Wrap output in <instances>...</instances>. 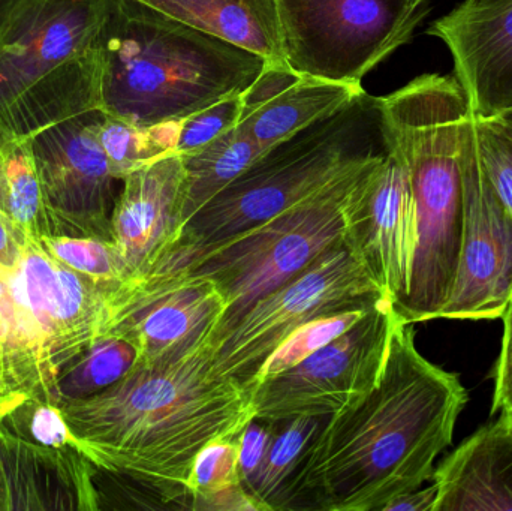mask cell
Instances as JSON below:
<instances>
[{"label": "cell", "instance_id": "obj_18", "mask_svg": "<svg viewBox=\"0 0 512 511\" xmlns=\"http://www.w3.org/2000/svg\"><path fill=\"white\" fill-rule=\"evenodd\" d=\"M96 473L77 447L44 446L0 426V511L101 510Z\"/></svg>", "mask_w": 512, "mask_h": 511}, {"label": "cell", "instance_id": "obj_1", "mask_svg": "<svg viewBox=\"0 0 512 511\" xmlns=\"http://www.w3.org/2000/svg\"><path fill=\"white\" fill-rule=\"evenodd\" d=\"M468 402L459 377L421 356L400 321L375 389L328 417L301 459L286 511H382L433 479Z\"/></svg>", "mask_w": 512, "mask_h": 511}, {"label": "cell", "instance_id": "obj_41", "mask_svg": "<svg viewBox=\"0 0 512 511\" xmlns=\"http://www.w3.org/2000/svg\"><path fill=\"white\" fill-rule=\"evenodd\" d=\"M421 2H427V0H421Z\"/></svg>", "mask_w": 512, "mask_h": 511}, {"label": "cell", "instance_id": "obj_24", "mask_svg": "<svg viewBox=\"0 0 512 511\" xmlns=\"http://www.w3.org/2000/svg\"><path fill=\"white\" fill-rule=\"evenodd\" d=\"M328 417H297L279 422L276 437L258 473L245 489L262 511H286L289 486Z\"/></svg>", "mask_w": 512, "mask_h": 511}, {"label": "cell", "instance_id": "obj_38", "mask_svg": "<svg viewBox=\"0 0 512 511\" xmlns=\"http://www.w3.org/2000/svg\"><path fill=\"white\" fill-rule=\"evenodd\" d=\"M475 119H477V117H475ZM481 122L486 123L489 128H492L493 131L498 132L505 140L512 143V110L505 111V113L492 117V119L481 120Z\"/></svg>", "mask_w": 512, "mask_h": 511}, {"label": "cell", "instance_id": "obj_4", "mask_svg": "<svg viewBox=\"0 0 512 511\" xmlns=\"http://www.w3.org/2000/svg\"><path fill=\"white\" fill-rule=\"evenodd\" d=\"M258 54L137 0H111L99 39V108L138 126L182 120L258 80Z\"/></svg>", "mask_w": 512, "mask_h": 511}, {"label": "cell", "instance_id": "obj_31", "mask_svg": "<svg viewBox=\"0 0 512 511\" xmlns=\"http://www.w3.org/2000/svg\"><path fill=\"white\" fill-rule=\"evenodd\" d=\"M243 111L242 95L222 99L210 107L182 119L176 153L189 155L221 138L239 125Z\"/></svg>", "mask_w": 512, "mask_h": 511}, {"label": "cell", "instance_id": "obj_6", "mask_svg": "<svg viewBox=\"0 0 512 511\" xmlns=\"http://www.w3.org/2000/svg\"><path fill=\"white\" fill-rule=\"evenodd\" d=\"M111 0H3L0 125L23 137L99 108Z\"/></svg>", "mask_w": 512, "mask_h": 511}, {"label": "cell", "instance_id": "obj_16", "mask_svg": "<svg viewBox=\"0 0 512 511\" xmlns=\"http://www.w3.org/2000/svg\"><path fill=\"white\" fill-rule=\"evenodd\" d=\"M111 216L113 243L134 281L149 276L185 231L186 168L179 153L122 180Z\"/></svg>", "mask_w": 512, "mask_h": 511}, {"label": "cell", "instance_id": "obj_5", "mask_svg": "<svg viewBox=\"0 0 512 511\" xmlns=\"http://www.w3.org/2000/svg\"><path fill=\"white\" fill-rule=\"evenodd\" d=\"M126 288H107L27 239L0 263V422L26 401L56 405L60 378L107 335Z\"/></svg>", "mask_w": 512, "mask_h": 511}, {"label": "cell", "instance_id": "obj_40", "mask_svg": "<svg viewBox=\"0 0 512 511\" xmlns=\"http://www.w3.org/2000/svg\"><path fill=\"white\" fill-rule=\"evenodd\" d=\"M417 2H418V3H423V2H421V0H417Z\"/></svg>", "mask_w": 512, "mask_h": 511}, {"label": "cell", "instance_id": "obj_3", "mask_svg": "<svg viewBox=\"0 0 512 511\" xmlns=\"http://www.w3.org/2000/svg\"><path fill=\"white\" fill-rule=\"evenodd\" d=\"M382 134L408 173L415 243L406 324L438 320L456 276L463 227L462 159L474 114L456 75L424 74L378 96Z\"/></svg>", "mask_w": 512, "mask_h": 511}, {"label": "cell", "instance_id": "obj_11", "mask_svg": "<svg viewBox=\"0 0 512 511\" xmlns=\"http://www.w3.org/2000/svg\"><path fill=\"white\" fill-rule=\"evenodd\" d=\"M400 321L391 300H382L348 332L262 381L252 393L255 419L331 417L354 407L379 383Z\"/></svg>", "mask_w": 512, "mask_h": 511}, {"label": "cell", "instance_id": "obj_9", "mask_svg": "<svg viewBox=\"0 0 512 511\" xmlns=\"http://www.w3.org/2000/svg\"><path fill=\"white\" fill-rule=\"evenodd\" d=\"M385 299L357 252L342 243L216 332L210 341L213 371L252 395L256 374L289 333L315 318L372 308Z\"/></svg>", "mask_w": 512, "mask_h": 511}, {"label": "cell", "instance_id": "obj_33", "mask_svg": "<svg viewBox=\"0 0 512 511\" xmlns=\"http://www.w3.org/2000/svg\"><path fill=\"white\" fill-rule=\"evenodd\" d=\"M279 422L252 419L240 434L239 471L243 486L251 482L276 437Z\"/></svg>", "mask_w": 512, "mask_h": 511}, {"label": "cell", "instance_id": "obj_21", "mask_svg": "<svg viewBox=\"0 0 512 511\" xmlns=\"http://www.w3.org/2000/svg\"><path fill=\"white\" fill-rule=\"evenodd\" d=\"M173 20L258 54L271 68H289L274 0H137ZM291 69V68H289Z\"/></svg>", "mask_w": 512, "mask_h": 511}, {"label": "cell", "instance_id": "obj_8", "mask_svg": "<svg viewBox=\"0 0 512 511\" xmlns=\"http://www.w3.org/2000/svg\"><path fill=\"white\" fill-rule=\"evenodd\" d=\"M382 153L245 233L204 248L174 249L153 272H180L215 282L227 302L216 332L225 329L256 300L346 242L355 192Z\"/></svg>", "mask_w": 512, "mask_h": 511}, {"label": "cell", "instance_id": "obj_32", "mask_svg": "<svg viewBox=\"0 0 512 511\" xmlns=\"http://www.w3.org/2000/svg\"><path fill=\"white\" fill-rule=\"evenodd\" d=\"M478 155L493 191L512 215V143L477 119Z\"/></svg>", "mask_w": 512, "mask_h": 511}, {"label": "cell", "instance_id": "obj_28", "mask_svg": "<svg viewBox=\"0 0 512 511\" xmlns=\"http://www.w3.org/2000/svg\"><path fill=\"white\" fill-rule=\"evenodd\" d=\"M372 308L351 309V311L324 315V317L307 321L306 324L289 333L259 369L254 390L262 381L294 368L298 363L348 332L361 318L366 317Z\"/></svg>", "mask_w": 512, "mask_h": 511}, {"label": "cell", "instance_id": "obj_22", "mask_svg": "<svg viewBox=\"0 0 512 511\" xmlns=\"http://www.w3.org/2000/svg\"><path fill=\"white\" fill-rule=\"evenodd\" d=\"M0 213L35 240L53 236L29 137L0 125Z\"/></svg>", "mask_w": 512, "mask_h": 511}, {"label": "cell", "instance_id": "obj_17", "mask_svg": "<svg viewBox=\"0 0 512 511\" xmlns=\"http://www.w3.org/2000/svg\"><path fill=\"white\" fill-rule=\"evenodd\" d=\"M427 35L450 51L477 119L512 110V0H463L433 21Z\"/></svg>", "mask_w": 512, "mask_h": 511}, {"label": "cell", "instance_id": "obj_14", "mask_svg": "<svg viewBox=\"0 0 512 511\" xmlns=\"http://www.w3.org/2000/svg\"><path fill=\"white\" fill-rule=\"evenodd\" d=\"M227 312L215 282L180 272H152L126 294L107 335L137 348L140 366H164L212 341Z\"/></svg>", "mask_w": 512, "mask_h": 511}, {"label": "cell", "instance_id": "obj_2", "mask_svg": "<svg viewBox=\"0 0 512 511\" xmlns=\"http://www.w3.org/2000/svg\"><path fill=\"white\" fill-rule=\"evenodd\" d=\"M78 449L167 509H192L200 450L255 419L252 395L213 371L210 342L164 366H140L101 393L59 405Z\"/></svg>", "mask_w": 512, "mask_h": 511}, {"label": "cell", "instance_id": "obj_29", "mask_svg": "<svg viewBox=\"0 0 512 511\" xmlns=\"http://www.w3.org/2000/svg\"><path fill=\"white\" fill-rule=\"evenodd\" d=\"M240 434L218 438L203 447L192 464L188 491L192 509L197 501L243 485L239 471Z\"/></svg>", "mask_w": 512, "mask_h": 511}, {"label": "cell", "instance_id": "obj_36", "mask_svg": "<svg viewBox=\"0 0 512 511\" xmlns=\"http://www.w3.org/2000/svg\"><path fill=\"white\" fill-rule=\"evenodd\" d=\"M436 501H438V486L432 480L430 488H417L399 495L382 511H435Z\"/></svg>", "mask_w": 512, "mask_h": 511}, {"label": "cell", "instance_id": "obj_10", "mask_svg": "<svg viewBox=\"0 0 512 511\" xmlns=\"http://www.w3.org/2000/svg\"><path fill=\"white\" fill-rule=\"evenodd\" d=\"M295 74L358 84L411 41L429 5L415 0H274Z\"/></svg>", "mask_w": 512, "mask_h": 511}, {"label": "cell", "instance_id": "obj_26", "mask_svg": "<svg viewBox=\"0 0 512 511\" xmlns=\"http://www.w3.org/2000/svg\"><path fill=\"white\" fill-rule=\"evenodd\" d=\"M138 363L140 356L131 342L117 335L102 336L60 378L57 407L101 393L134 371Z\"/></svg>", "mask_w": 512, "mask_h": 511}, {"label": "cell", "instance_id": "obj_7", "mask_svg": "<svg viewBox=\"0 0 512 511\" xmlns=\"http://www.w3.org/2000/svg\"><path fill=\"white\" fill-rule=\"evenodd\" d=\"M384 150L376 96L364 92L333 116L262 153L186 222L176 248H204L245 233Z\"/></svg>", "mask_w": 512, "mask_h": 511}, {"label": "cell", "instance_id": "obj_35", "mask_svg": "<svg viewBox=\"0 0 512 511\" xmlns=\"http://www.w3.org/2000/svg\"><path fill=\"white\" fill-rule=\"evenodd\" d=\"M192 510L203 511H262L259 504L246 491L245 486L237 485L219 492L206 500L197 501Z\"/></svg>", "mask_w": 512, "mask_h": 511}, {"label": "cell", "instance_id": "obj_20", "mask_svg": "<svg viewBox=\"0 0 512 511\" xmlns=\"http://www.w3.org/2000/svg\"><path fill=\"white\" fill-rule=\"evenodd\" d=\"M435 511H512V423L484 426L433 473Z\"/></svg>", "mask_w": 512, "mask_h": 511}, {"label": "cell", "instance_id": "obj_37", "mask_svg": "<svg viewBox=\"0 0 512 511\" xmlns=\"http://www.w3.org/2000/svg\"><path fill=\"white\" fill-rule=\"evenodd\" d=\"M29 236L0 213V263L11 264L23 251Z\"/></svg>", "mask_w": 512, "mask_h": 511}, {"label": "cell", "instance_id": "obj_15", "mask_svg": "<svg viewBox=\"0 0 512 511\" xmlns=\"http://www.w3.org/2000/svg\"><path fill=\"white\" fill-rule=\"evenodd\" d=\"M346 242L397 311L408 296L417 231L408 173L387 147L355 192Z\"/></svg>", "mask_w": 512, "mask_h": 511}, {"label": "cell", "instance_id": "obj_13", "mask_svg": "<svg viewBox=\"0 0 512 511\" xmlns=\"http://www.w3.org/2000/svg\"><path fill=\"white\" fill-rule=\"evenodd\" d=\"M463 227L456 276L438 318L496 320L512 293V215L493 191L472 120L462 159Z\"/></svg>", "mask_w": 512, "mask_h": 511}, {"label": "cell", "instance_id": "obj_19", "mask_svg": "<svg viewBox=\"0 0 512 511\" xmlns=\"http://www.w3.org/2000/svg\"><path fill=\"white\" fill-rule=\"evenodd\" d=\"M364 92L361 84L334 83L265 66L243 93L239 125L264 153L333 116Z\"/></svg>", "mask_w": 512, "mask_h": 511}, {"label": "cell", "instance_id": "obj_23", "mask_svg": "<svg viewBox=\"0 0 512 511\" xmlns=\"http://www.w3.org/2000/svg\"><path fill=\"white\" fill-rule=\"evenodd\" d=\"M261 155L240 125L203 149L180 155L186 168V222Z\"/></svg>", "mask_w": 512, "mask_h": 511}, {"label": "cell", "instance_id": "obj_39", "mask_svg": "<svg viewBox=\"0 0 512 511\" xmlns=\"http://www.w3.org/2000/svg\"><path fill=\"white\" fill-rule=\"evenodd\" d=\"M502 413L507 414L508 419H510L512 423V411H502Z\"/></svg>", "mask_w": 512, "mask_h": 511}, {"label": "cell", "instance_id": "obj_34", "mask_svg": "<svg viewBox=\"0 0 512 511\" xmlns=\"http://www.w3.org/2000/svg\"><path fill=\"white\" fill-rule=\"evenodd\" d=\"M501 317L504 320V338L496 362L493 413L512 411V293Z\"/></svg>", "mask_w": 512, "mask_h": 511}, {"label": "cell", "instance_id": "obj_27", "mask_svg": "<svg viewBox=\"0 0 512 511\" xmlns=\"http://www.w3.org/2000/svg\"><path fill=\"white\" fill-rule=\"evenodd\" d=\"M39 242L51 257L102 287L119 290L137 282L129 275L113 242L68 236H48Z\"/></svg>", "mask_w": 512, "mask_h": 511}, {"label": "cell", "instance_id": "obj_25", "mask_svg": "<svg viewBox=\"0 0 512 511\" xmlns=\"http://www.w3.org/2000/svg\"><path fill=\"white\" fill-rule=\"evenodd\" d=\"M182 120L138 126L104 113L98 128L99 143L111 173L122 182L126 176L176 153Z\"/></svg>", "mask_w": 512, "mask_h": 511}, {"label": "cell", "instance_id": "obj_30", "mask_svg": "<svg viewBox=\"0 0 512 511\" xmlns=\"http://www.w3.org/2000/svg\"><path fill=\"white\" fill-rule=\"evenodd\" d=\"M0 426L11 434L24 440L35 441L51 447H77V440L69 431L62 411L51 404L38 401H26L15 408Z\"/></svg>", "mask_w": 512, "mask_h": 511}, {"label": "cell", "instance_id": "obj_12", "mask_svg": "<svg viewBox=\"0 0 512 511\" xmlns=\"http://www.w3.org/2000/svg\"><path fill=\"white\" fill-rule=\"evenodd\" d=\"M104 111L90 110L30 137L53 236L113 242L116 182L98 138Z\"/></svg>", "mask_w": 512, "mask_h": 511}, {"label": "cell", "instance_id": "obj_42", "mask_svg": "<svg viewBox=\"0 0 512 511\" xmlns=\"http://www.w3.org/2000/svg\"><path fill=\"white\" fill-rule=\"evenodd\" d=\"M3 0H0V5H2Z\"/></svg>", "mask_w": 512, "mask_h": 511}]
</instances>
